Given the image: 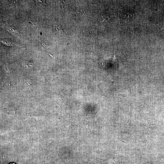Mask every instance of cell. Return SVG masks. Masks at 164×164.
<instances>
[{
  "mask_svg": "<svg viewBox=\"0 0 164 164\" xmlns=\"http://www.w3.org/2000/svg\"><path fill=\"white\" fill-rule=\"evenodd\" d=\"M53 29L55 32L58 34H62L63 31L61 28L60 25L58 24H55L53 26Z\"/></svg>",
  "mask_w": 164,
  "mask_h": 164,
  "instance_id": "1",
  "label": "cell"
},
{
  "mask_svg": "<svg viewBox=\"0 0 164 164\" xmlns=\"http://www.w3.org/2000/svg\"><path fill=\"white\" fill-rule=\"evenodd\" d=\"M8 30L9 32H11V33H13L14 34H15V33L16 34V33H17L16 31L14 29L13 27H10L8 28Z\"/></svg>",
  "mask_w": 164,
  "mask_h": 164,
  "instance_id": "3",
  "label": "cell"
},
{
  "mask_svg": "<svg viewBox=\"0 0 164 164\" xmlns=\"http://www.w3.org/2000/svg\"><path fill=\"white\" fill-rule=\"evenodd\" d=\"M10 164H15V163H10Z\"/></svg>",
  "mask_w": 164,
  "mask_h": 164,
  "instance_id": "6",
  "label": "cell"
},
{
  "mask_svg": "<svg viewBox=\"0 0 164 164\" xmlns=\"http://www.w3.org/2000/svg\"><path fill=\"white\" fill-rule=\"evenodd\" d=\"M142 164H153L151 162H145V163H142Z\"/></svg>",
  "mask_w": 164,
  "mask_h": 164,
  "instance_id": "5",
  "label": "cell"
},
{
  "mask_svg": "<svg viewBox=\"0 0 164 164\" xmlns=\"http://www.w3.org/2000/svg\"><path fill=\"white\" fill-rule=\"evenodd\" d=\"M75 14L77 17H82L83 13L82 12V11L81 10L80 11H77L75 13Z\"/></svg>",
  "mask_w": 164,
  "mask_h": 164,
  "instance_id": "4",
  "label": "cell"
},
{
  "mask_svg": "<svg viewBox=\"0 0 164 164\" xmlns=\"http://www.w3.org/2000/svg\"><path fill=\"white\" fill-rule=\"evenodd\" d=\"M7 112L8 114L10 115H14L15 114V112L14 108H10L8 109Z\"/></svg>",
  "mask_w": 164,
  "mask_h": 164,
  "instance_id": "2",
  "label": "cell"
}]
</instances>
